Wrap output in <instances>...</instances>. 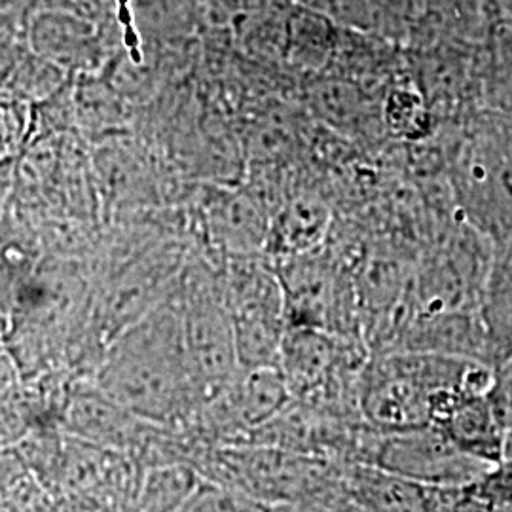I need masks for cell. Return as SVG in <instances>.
Masks as SVG:
<instances>
[{
	"mask_svg": "<svg viewBox=\"0 0 512 512\" xmlns=\"http://www.w3.org/2000/svg\"><path fill=\"white\" fill-rule=\"evenodd\" d=\"M95 384L158 427H173L202 408L184 348L179 289L110 342L97 365Z\"/></svg>",
	"mask_w": 512,
	"mask_h": 512,
	"instance_id": "obj_1",
	"label": "cell"
},
{
	"mask_svg": "<svg viewBox=\"0 0 512 512\" xmlns=\"http://www.w3.org/2000/svg\"><path fill=\"white\" fill-rule=\"evenodd\" d=\"M492 372L486 363L437 353H370L359 378V412L378 431L425 425L444 393H486Z\"/></svg>",
	"mask_w": 512,
	"mask_h": 512,
	"instance_id": "obj_2",
	"label": "cell"
},
{
	"mask_svg": "<svg viewBox=\"0 0 512 512\" xmlns=\"http://www.w3.org/2000/svg\"><path fill=\"white\" fill-rule=\"evenodd\" d=\"M448 156L452 211L494 247L512 238V116L480 109Z\"/></svg>",
	"mask_w": 512,
	"mask_h": 512,
	"instance_id": "obj_3",
	"label": "cell"
},
{
	"mask_svg": "<svg viewBox=\"0 0 512 512\" xmlns=\"http://www.w3.org/2000/svg\"><path fill=\"white\" fill-rule=\"evenodd\" d=\"M281 285L287 327H308L363 338V317L353 277L330 249L270 262Z\"/></svg>",
	"mask_w": 512,
	"mask_h": 512,
	"instance_id": "obj_4",
	"label": "cell"
},
{
	"mask_svg": "<svg viewBox=\"0 0 512 512\" xmlns=\"http://www.w3.org/2000/svg\"><path fill=\"white\" fill-rule=\"evenodd\" d=\"M179 306L188 365L205 404L234 378L239 368L222 275L188 260L179 285Z\"/></svg>",
	"mask_w": 512,
	"mask_h": 512,
	"instance_id": "obj_5",
	"label": "cell"
},
{
	"mask_svg": "<svg viewBox=\"0 0 512 512\" xmlns=\"http://www.w3.org/2000/svg\"><path fill=\"white\" fill-rule=\"evenodd\" d=\"M351 461L439 488L465 486L490 467L461 452L433 423L397 431H378L365 423L357 433Z\"/></svg>",
	"mask_w": 512,
	"mask_h": 512,
	"instance_id": "obj_6",
	"label": "cell"
},
{
	"mask_svg": "<svg viewBox=\"0 0 512 512\" xmlns=\"http://www.w3.org/2000/svg\"><path fill=\"white\" fill-rule=\"evenodd\" d=\"M222 291L239 366L277 365L287 319L272 264L260 256L228 260Z\"/></svg>",
	"mask_w": 512,
	"mask_h": 512,
	"instance_id": "obj_7",
	"label": "cell"
},
{
	"mask_svg": "<svg viewBox=\"0 0 512 512\" xmlns=\"http://www.w3.org/2000/svg\"><path fill=\"white\" fill-rule=\"evenodd\" d=\"M291 401L279 365L239 366L234 378L202 410L220 431L255 433Z\"/></svg>",
	"mask_w": 512,
	"mask_h": 512,
	"instance_id": "obj_8",
	"label": "cell"
},
{
	"mask_svg": "<svg viewBox=\"0 0 512 512\" xmlns=\"http://www.w3.org/2000/svg\"><path fill=\"white\" fill-rule=\"evenodd\" d=\"M349 509L363 511H461L463 486H425L374 465L349 461L342 467Z\"/></svg>",
	"mask_w": 512,
	"mask_h": 512,
	"instance_id": "obj_9",
	"label": "cell"
},
{
	"mask_svg": "<svg viewBox=\"0 0 512 512\" xmlns=\"http://www.w3.org/2000/svg\"><path fill=\"white\" fill-rule=\"evenodd\" d=\"M25 44L33 54L63 73H90L103 61V44L90 21L57 8L33 10L23 25Z\"/></svg>",
	"mask_w": 512,
	"mask_h": 512,
	"instance_id": "obj_10",
	"label": "cell"
},
{
	"mask_svg": "<svg viewBox=\"0 0 512 512\" xmlns=\"http://www.w3.org/2000/svg\"><path fill=\"white\" fill-rule=\"evenodd\" d=\"M67 423L78 439L124 456L145 452L154 427L110 399L95 382L74 395L67 408Z\"/></svg>",
	"mask_w": 512,
	"mask_h": 512,
	"instance_id": "obj_11",
	"label": "cell"
},
{
	"mask_svg": "<svg viewBox=\"0 0 512 512\" xmlns=\"http://www.w3.org/2000/svg\"><path fill=\"white\" fill-rule=\"evenodd\" d=\"M203 236L211 249L232 258L260 256L266 249L270 211L245 192H224L202 209Z\"/></svg>",
	"mask_w": 512,
	"mask_h": 512,
	"instance_id": "obj_12",
	"label": "cell"
},
{
	"mask_svg": "<svg viewBox=\"0 0 512 512\" xmlns=\"http://www.w3.org/2000/svg\"><path fill=\"white\" fill-rule=\"evenodd\" d=\"M332 209L317 192L300 190L275 205L264 255L274 258L306 255L327 245L332 232Z\"/></svg>",
	"mask_w": 512,
	"mask_h": 512,
	"instance_id": "obj_13",
	"label": "cell"
},
{
	"mask_svg": "<svg viewBox=\"0 0 512 512\" xmlns=\"http://www.w3.org/2000/svg\"><path fill=\"white\" fill-rule=\"evenodd\" d=\"M431 423L461 452L494 465L505 458V435L486 393H456L440 404Z\"/></svg>",
	"mask_w": 512,
	"mask_h": 512,
	"instance_id": "obj_14",
	"label": "cell"
},
{
	"mask_svg": "<svg viewBox=\"0 0 512 512\" xmlns=\"http://www.w3.org/2000/svg\"><path fill=\"white\" fill-rule=\"evenodd\" d=\"M308 97L311 109L332 128L361 137L385 133L380 112L382 95H374L351 78L327 76L311 84Z\"/></svg>",
	"mask_w": 512,
	"mask_h": 512,
	"instance_id": "obj_15",
	"label": "cell"
},
{
	"mask_svg": "<svg viewBox=\"0 0 512 512\" xmlns=\"http://www.w3.org/2000/svg\"><path fill=\"white\" fill-rule=\"evenodd\" d=\"M342 27L306 4L289 0L281 31V61L302 73H325L329 69Z\"/></svg>",
	"mask_w": 512,
	"mask_h": 512,
	"instance_id": "obj_16",
	"label": "cell"
},
{
	"mask_svg": "<svg viewBox=\"0 0 512 512\" xmlns=\"http://www.w3.org/2000/svg\"><path fill=\"white\" fill-rule=\"evenodd\" d=\"M478 317L492 366L512 359V239L494 249L480 294Z\"/></svg>",
	"mask_w": 512,
	"mask_h": 512,
	"instance_id": "obj_17",
	"label": "cell"
},
{
	"mask_svg": "<svg viewBox=\"0 0 512 512\" xmlns=\"http://www.w3.org/2000/svg\"><path fill=\"white\" fill-rule=\"evenodd\" d=\"M490 33L484 0H421L420 31L410 48L431 42L480 46Z\"/></svg>",
	"mask_w": 512,
	"mask_h": 512,
	"instance_id": "obj_18",
	"label": "cell"
},
{
	"mask_svg": "<svg viewBox=\"0 0 512 512\" xmlns=\"http://www.w3.org/2000/svg\"><path fill=\"white\" fill-rule=\"evenodd\" d=\"M385 133L404 143H421L437 135L439 122L427 107L410 74L391 82L380 99Z\"/></svg>",
	"mask_w": 512,
	"mask_h": 512,
	"instance_id": "obj_19",
	"label": "cell"
},
{
	"mask_svg": "<svg viewBox=\"0 0 512 512\" xmlns=\"http://www.w3.org/2000/svg\"><path fill=\"white\" fill-rule=\"evenodd\" d=\"M200 478L192 465L183 461H169L152 465L141 478L135 503L147 511L184 509L194 494Z\"/></svg>",
	"mask_w": 512,
	"mask_h": 512,
	"instance_id": "obj_20",
	"label": "cell"
},
{
	"mask_svg": "<svg viewBox=\"0 0 512 512\" xmlns=\"http://www.w3.org/2000/svg\"><path fill=\"white\" fill-rule=\"evenodd\" d=\"M482 107L512 116V29H494L486 40Z\"/></svg>",
	"mask_w": 512,
	"mask_h": 512,
	"instance_id": "obj_21",
	"label": "cell"
},
{
	"mask_svg": "<svg viewBox=\"0 0 512 512\" xmlns=\"http://www.w3.org/2000/svg\"><path fill=\"white\" fill-rule=\"evenodd\" d=\"M461 511L512 512V458L497 461L463 486Z\"/></svg>",
	"mask_w": 512,
	"mask_h": 512,
	"instance_id": "obj_22",
	"label": "cell"
},
{
	"mask_svg": "<svg viewBox=\"0 0 512 512\" xmlns=\"http://www.w3.org/2000/svg\"><path fill=\"white\" fill-rule=\"evenodd\" d=\"M33 107L14 95H0V164L16 158L33 133Z\"/></svg>",
	"mask_w": 512,
	"mask_h": 512,
	"instance_id": "obj_23",
	"label": "cell"
},
{
	"mask_svg": "<svg viewBox=\"0 0 512 512\" xmlns=\"http://www.w3.org/2000/svg\"><path fill=\"white\" fill-rule=\"evenodd\" d=\"M37 0H0V31L25 25Z\"/></svg>",
	"mask_w": 512,
	"mask_h": 512,
	"instance_id": "obj_24",
	"label": "cell"
}]
</instances>
